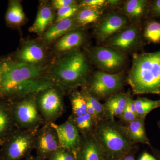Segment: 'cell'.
<instances>
[{"label": "cell", "instance_id": "6da1fadb", "mask_svg": "<svg viewBox=\"0 0 160 160\" xmlns=\"http://www.w3.org/2000/svg\"><path fill=\"white\" fill-rule=\"evenodd\" d=\"M2 61L0 100L14 102L55 86L42 66L21 62L10 57L2 58Z\"/></svg>", "mask_w": 160, "mask_h": 160}, {"label": "cell", "instance_id": "7a4b0ae2", "mask_svg": "<svg viewBox=\"0 0 160 160\" xmlns=\"http://www.w3.org/2000/svg\"><path fill=\"white\" fill-rule=\"evenodd\" d=\"M90 72L87 58L77 49L65 52L48 73L55 86L65 93L86 86Z\"/></svg>", "mask_w": 160, "mask_h": 160}, {"label": "cell", "instance_id": "3957f363", "mask_svg": "<svg viewBox=\"0 0 160 160\" xmlns=\"http://www.w3.org/2000/svg\"><path fill=\"white\" fill-rule=\"evenodd\" d=\"M127 81L135 94H160V50L133 54Z\"/></svg>", "mask_w": 160, "mask_h": 160}, {"label": "cell", "instance_id": "277c9868", "mask_svg": "<svg viewBox=\"0 0 160 160\" xmlns=\"http://www.w3.org/2000/svg\"><path fill=\"white\" fill-rule=\"evenodd\" d=\"M93 132L105 150L107 160H119L133 151L134 144L128 138L125 126L114 119L100 121Z\"/></svg>", "mask_w": 160, "mask_h": 160}, {"label": "cell", "instance_id": "5b68a950", "mask_svg": "<svg viewBox=\"0 0 160 160\" xmlns=\"http://www.w3.org/2000/svg\"><path fill=\"white\" fill-rule=\"evenodd\" d=\"M37 93L10 102L18 129L36 132L44 125V121L38 109Z\"/></svg>", "mask_w": 160, "mask_h": 160}, {"label": "cell", "instance_id": "8992f818", "mask_svg": "<svg viewBox=\"0 0 160 160\" xmlns=\"http://www.w3.org/2000/svg\"><path fill=\"white\" fill-rule=\"evenodd\" d=\"M36 132L17 129L0 149L3 160H21L35 149Z\"/></svg>", "mask_w": 160, "mask_h": 160}, {"label": "cell", "instance_id": "52a82bcc", "mask_svg": "<svg viewBox=\"0 0 160 160\" xmlns=\"http://www.w3.org/2000/svg\"><path fill=\"white\" fill-rule=\"evenodd\" d=\"M64 94L65 93L56 86H51L37 93V104L44 119V124L55 123L62 115L65 109Z\"/></svg>", "mask_w": 160, "mask_h": 160}, {"label": "cell", "instance_id": "ba28073f", "mask_svg": "<svg viewBox=\"0 0 160 160\" xmlns=\"http://www.w3.org/2000/svg\"><path fill=\"white\" fill-rule=\"evenodd\" d=\"M125 81V76L121 72L110 73L98 71L89 77L85 86L98 99H107L119 92Z\"/></svg>", "mask_w": 160, "mask_h": 160}, {"label": "cell", "instance_id": "9c48e42d", "mask_svg": "<svg viewBox=\"0 0 160 160\" xmlns=\"http://www.w3.org/2000/svg\"><path fill=\"white\" fill-rule=\"evenodd\" d=\"M89 58L103 72L115 73L125 65L126 58L124 53L109 47L95 46L89 51Z\"/></svg>", "mask_w": 160, "mask_h": 160}, {"label": "cell", "instance_id": "30bf717a", "mask_svg": "<svg viewBox=\"0 0 160 160\" xmlns=\"http://www.w3.org/2000/svg\"><path fill=\"white\" fill-rule=\"evenodd\" d=\"M60 147L57 134L51 124H44L36 134L35 149L40 160H48Z\"/></svg>", "mask_w": 160, "mask_h": 160}, {"label": "cell", "instance_id": "8fae6325", "mask_svg": "<svg viewBox=\"0 0 160 160\" xmlns=\"http://www.w3.org/2000/svg\"><path fill=\"white\" fill-rule=\"evenodd\" d=\"M51 125L56 132L60 147L72 152L76 155L81 145L82 137L71 116L62 124L52 123Z\"/></svg>", "mask_w": 160, "mask_h": 160}, {"label": "cell", "instance_id": "7c38bea8", "mask_svg": "<svg viewBox=\"0 0 160 160\" xmlns=\"http://www.w3.org/2000/svg\"><path fill=\"white\" fill-rule=\"evenodd\" d=\"M129 23V19L121 13H107L100 20L97 27V37L102 42L107 41L115 33L128 27Z\"/></svg>", "mask_w": 160, "mask_h": 160}, {"label": "cell", "instance_id": "4fadbf2b", "mask_svg": "<svg viewBox=\"0 0 160 160\" xmlns=\"http://www.w3.org/2000/svg\"><path fill=\"white\" fill-rule=\"evenodd\" d=\"M140 41L141 36L138 28L135 26H128L107 40V46L123 53L135 48Z\"/></svg>", "mask_w": 160, "mask_h": 160}, {"label": "cell", "instance_id": "5bb4252c", "mask_svg": "<svg viewBox=\"0 0 160 160\" xmlns=\"http://www.w3.org/2000/svg\"><path fill=\"white\" fill-rule=\"evenodd\" d=\"M81 135L82 141L77 160H107L105 150L93 131Z\"/></svg>", "mask_w": 160, "mask_h": 160}, {"label": "cell", "instance_id": "9a60e30c", "mask_svg": "<svg viewBox=\"0 0 160 160\" xmlns=\"http://www.w3.org/2000/svg\"><path fill=\"white\" fill-rule=\"evenodd\" d=\"M46 57L42 46L34 42H29L21 46L16 52L13 58L29 65L40 66Z\"/></svg>", "mask_w": 160, "mask_h": 160}, {"label": "cell", "instance_id": "2e32d148", "mask_svg": "<svg viewBox=\"0 0 160 160\" xmlns=\"http://www.w3.org/2000/svg\"><path fill=\"white\" fill-rule=\"evenodd\" d=\"M17 129L11 102L0 100V147Z\"/></svg>", "mask_w": 160, "mask_h": 160}, {"label": "cell", "instance_id": "e0dca14e", "mask_svg": "<svg viewBox=\"0 0 160 160\" xmlns=\"http://www.w3.org/2000/svg\"><path fill=\"white\" fill-rule=\"evenodd\" d=\"M85 39L84 32L75 28L59 39L55 45V48L60 52H67L82 46Z\"/></svg>", "mask_w": 160, "mask_h": 160}, {"label": "cell", "instance_id": "ac0fdd59", "mask_svg": "<svg viewBox=\"0 0 160 160\" xmlns=\"http://www.w3.org/2000/svg\"><path fill=\"white\" fill-rule=\"evenodd\" d=\"M127 103V93L119 92L112 96L103 104L105 119H114L123 113Z\"/></svg>", "mask_w": 160, "mask_h": 160}, {"label": "cell", "instance_id": "d6986e66", "mask_svg": "<svg viewBox=\"0 0 160 160\" xmlns=\"http://www.w3.org/2000/svg\"><path fill=\"white\" fill-rule=\"evenodd\" d=\"M149 5L146 0H128L122 8L121 14L129 22H138L149 12Z\"/></svg>", "mask_w": 160, "mask_h": 160}, {"label": "cell", "instance_id": "ffe728a7", "mask_svg": "<svg viewBox=\"0 0 160 160\" xmlns=\"http://www.w3.org/2000/svg\"><path fill=\"white\" fill-rule=\"evenodd\" d=\"M75 18H72L56 22L49 27L42 35V39L50 43L59 39L67 32L76 28Z\"/></svg>", "mask_w": 160, "mask_h": 160}, {"label": "cell", "instance_id": "44dd1931", "mask_svg": "<svg viewBox=\"0 0 160 160\" xmlns=\"http://www.w3.org/2000/svg\"><path fill=\"white\" fill-rule=\"evenodd\" d=\"M145 118H138L127 123L125 126L126 133L130 141L133 143H142L151 146L145 129Z\"/></svg>", "mask_w": 160, "mask_h": 160}, {"label": "cell", "instance_id": "7402d4cb", "mask_svg": "<svg viewBox=\"0 0 160 160\" xmlns=\"http://www.w3.org/2000/svg\"><path fill=\"white\" fill-rule=\"evenodd\" d=\"M54 18L55 14L51 6L43 5L40 7L35 21L29 30L42 36L49 28Z\"/></svg>", "mask_w": 160, "mask_h": 160}, {"label": "cell", "instance_id": "603a6c76", "mask_svg": "<svg viewBox=\"0 0 160 160\" xmlns=\"http://www.w3.org/2000/svg\"><path fill=\"white\" fill-rule=\"evenodd\" d=\"M5 18L6 24L11 27L19 26L24 23L26 15L20 1H9Z\"/></svg>", "mask_w": 160, "mask_h": 160}, {"label": "cell", "instance_id": "cb8c5ba5", "mask_svg": "<svg viewBox=\"0 0 160 160\" xmlns=\"http://www.w3.org/2000/svg\"><path fill=\"white\" fill-rule=\"evenodd\" d=\"M102 15L101 9L89 7L80 8L75 16L77 23L82 26L96 22L101 19Z\"/></svg>", "mask_w": 160, "mask_h": 160}, {"label": "cell", "instance_id": "d4e9b609", "mask_svg": "<svg viewBox=\"0 0 160 160\" xmlns=\"http://www.w3.org/2000/svg\"><path fill=\"white\" fill-rule=\"evenodd\" d=\"M136 113L138 118H145L150 112L158 107V101H154L147 98L138 97L134 100Z\"/></svg>", "mask_w": 160, "mask_h": 160}, {"label": "cell", "instance_id": "484cf974", "mask_svg": "<svg viewBox=\"0 0 160 160\" xmlns=\"http://www.w3.org/2000/svg\"><path fill=\"white\" fill-rule=\"evenodd\" d=\"M72 114L74 117H79L86 114L87 112V104L81 92L73 90L70 92Z\"/></svg>", "mask_w": 160, "mask_h": 160}, {"label": "cell", "instance_id": "4316f807", "mask_svg": "<svg viewBox=\"0 0 160 160\" xmlns=\"http://www.w3.org/2000/svg\"><path fill=\"white\" fill-rule=\"evenodd\" d=\"M143 35L149 42L160 44V22L154 20L149 21L144 28Z\"/></svg>", "mask_w": 160, "mask_h": 160}, {"label": "cell", "instance_id": "83f0119b", "mask_svg": "<svg viewBox=\"0 0 160 160\" xmlns=\"http://www.w3.org/2000/svg\"><path fill=\"white\" fill-rule=\"evenodd\" d=\"M80 134L87 133L94 130L95 124L91 116L86 113L79 117L70 115Z\"/></svg>", "mask_w": 160, "mask_h": 160}, {"label": "cell", "instance_id": "f1b7e54d", "mask_svg": "<svg viewBox=\"0 0 160 160\" xmlns=\"http://www.w3.org/2000/svg\"><path fill=\"white\" fill-rule=\"evenodd\" d=\"M80 92L85 100L89 102L93 107L100 121L104 119L105 117L103 104L100 102L99 100L92 94L85 86L82 87V90Z\"/></svg>", "mask_w": 160, "mask_h": 160}, {"label": "cell", "instance_id": "f546056e", "mask_svg": "<svg viewBox=\"0 0 160 160\" xmlns=\"http://www.w3.org/2000/svg\"><path fill=\"white\" fill-rule=\"evenodd\" d=\"M81 7L79 5L76 3L58 10L56 22L75 17Z\"/></svg>", "mask_w": 160, "mask_h": 160}, {"label": "cell", "instance_id": "4dcf8cb0", "mask_svg": "<svg viewBox=\"0 0 160 160\" xmlns=\"http://www.w3.org/2000/svg\"><path fill=\"white\" fill-rule=\"evenodd\" d=\"M48 160H77L76 155L72 152L59 147Z\"/></svg>", "mask_w": 160, "mask_h": 160}, {"label": "cell", "instance_id": "1f68e13d", "mask_svg": "<svg viewBox=\"0 0 160 160\" xmlns=\"http://www.w3.org/2000/svg\"><path fill=\"white\" fill-rule=\"evenodd\" d=\"M80 7H89L101 9L105 6H110V0H83L80 2Z\"/></svg>", "mask_w": 160, "mask_h": 160}, {"label": "cell", "instance_id": "d6a6232c", "mask_svg": "<svg viewBox=\"0 0 160 160\" xmlns=\"http://www.w3.org/2000/svg\"><path fill=\"white\" fill-rule=\"evenodd\" d=\"M119 118L122 121L127 123L130 122L138 118L137 115L133 113L129 109V106H127V103L125 110Z\"/></svg>", "mask_w": 160, "mask_h": 160}, {"label": "cell", "instance_id": "836d02e7", "mask_svg": "<svg viewBox=\"0 0 160 160\" xmlns=\"http://www.w3.org/2000/svg\"><path fill=\"white\" fill-rule=\"evenodd\" d=\"M51 3L52 7L58 10L66 6L76 4L77 2L73 0H54L52 1Z\"/></svg>", "mask_w": 160, "mask_h": 160}, {"label": "cell", "instance_id": "e575fe53", "mask_svg": "<svg viewBox=\"0 0 160 160\" xmlns=\"http://www.w3.org/2000/svg\"><path fill=\"white\" fill-rule=\"evenodd\" d=\"M149 12L153 16L160 18V0H155L152 2Z\"/></svg>", "mask_w": 160, "mask_h": 160}, {"label": "cell", "instance_id": "d590c367", "mask_svg": "<svg viewBox=\"0 0 160 160\" xmlns=\"http://www.w3.org/2000/svg\"><path fill=\"white\" fill-rule=\"evenodd\" d=\"M139 160H157L153 155L145 152L140 157Z\"/></svg>", "mask_w": 160, "mask_h": 160}, {"label": "cell", "instance_id": "8d00e7d4", "mask_svg": "<svg viewBox=\"0 0 160 160\" xmlns=\"http://www.w3.org/2000/svg\"><path fill=\"white\" fill-rule=\"evenodd\" d=\"M150 146V149L153 155L154 156L157 160H160V150L156 149L152 146Z\"/></svg>", "mask_w": 160, "mask_h": 160}, {"label": "cell", "instance_id": "74e56055", "mask_svg": "<svg viewBox=\"0 0 160 160\" xmlns=\"http://www.w3.org/2000/svg\"><path fill=\"white\" fill-rule=\"evenodd\" d=\"M119 160H135L134 151L131 152L129 154L125 156Z\"/></svg>", "mask_w": 160, "mask_h": 160}, {"label": "cell", "instance_id": "f35d334b", "mask_svg": "<svg viewBox=\"0 0 160 160\" xmlns=\"http://www.w3.org/2000/svg\"><path fill=\"white\" fill-rule=\"evenodd\" d=\"M25 160H40L37 156H33L31 154L25 158Z\"/></svg>", "mask_w": 160, "mask_h": 160}, {"label": "cell", "instance_id": "ab89813d", "mask_svg": "<svg viewBox=\"0 0 160 160\" xmlns=\"http://www.w3.org/2000/svg\"><path fill=\"white\" fill-rule=\"evenodd\" d=\"M3 71V61L2 58H0V80Z\"/></svg>", "mask_w": 160, "mask_h": 160}, {"label": "cell", "instance_id": "60d3db41", "mask_svg": "<svg viewBox=\"0 0 160 160\" xmlns=\"http://www.w3.org/2000/svg\"><path fill=\"white\" fill-rule=\"evenodd\" d=\"M158 107H160V99L158 100Z\"/></svg>", "mask_w": 160, "mask_h": 160}, {"label": "cell", "instance_id": "b9f144b4", "mask_svg": "<svg viewBox=\"0 0 160 160\" xmlns=\"http://www.w3.org/2000/svg\"><path fill=\"white\" fill-rule=\"evenodd\" d=\"M158 126L160 130V120L158 122Z\"/></svg>", "mask_w": 160, "mask_h": 160}, {"label": "cell", "instance_id": "7bdbcfd3", "mask_svg": "<svg viewBox=\"0 0 160 160\" xmlns=\"http://www.w3.org/2000/svg\"><path fill=\"white\" fill-rule=\"evenodd\" d=\"M0 160H3L2 158V156H1V153H0Z\"/></svg>", "mask_w": 160, "mask_h": 160}]
</instances>
